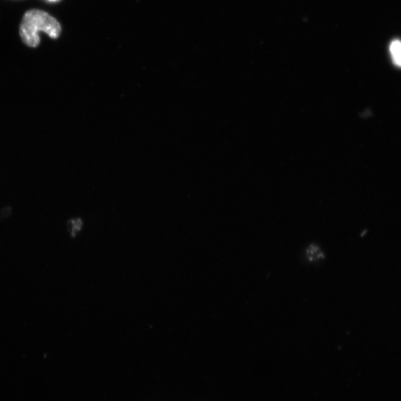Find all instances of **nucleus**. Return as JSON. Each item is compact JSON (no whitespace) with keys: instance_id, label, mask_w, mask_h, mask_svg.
Masks as SVG:
<instances>
[{"instance_id":"7ed1b4c3","label":"nucleus","mask_w":401,"mask_h":401,"mask_svg":"<svg viewBox=\"0 0 401 401\" xmlns=\"http://www.w3.org/2000/svg\"><path fill=\"white\" fill-rule=\"evenodd\" d=\"M82 226L84 221L80 218L70 219L68 223V231L73 238L82 231Z\"/></svg>"},{"instance_id":"39448f33","label":"nucleus","mask_w":401,"mask_h":401,"mask_svg":"<svg viewBox=\"0 0 401 401\" xmlns=\"http://www.w3.org/2000/svg\"><path fill=\"white\" fill-rule=\"evenodd\" d=\"M49 1H50V2H57V1H58V0H49Z\"/></svg>"},{"instance_id":"f257e3e1","label":"nucleus","mask_w":401,"mask_h":401,"mask_svg":"<svg viewBox=\"0 0 401 401\" xmlns=\"http://www.w3.org/2000/svg\"><path fill=\"white\" fill-rule=\"evenodd\" d=\"M61 26L59 22L45 11L31 9L23 16L20 27V35L23 43L36 48L41 43L39 32L48 34L52 39L60 37Z\"/></svg>"},{"instance_id":"20e7f679","label":"nucleus","mask_w":401,"mask_h":401,"mask_svg":"<svg viewBox=\"0 0 401 401\" xmlns=\"http://www.w3.org/2000/svg\"><path fill=\"white\" fill-rule=\"evenodd\" d=\"M391 52L393 56L394 63L401 67V42L394 41L391 45Z\"/></svg>"},{"instance_id":"f03ea898","label":"nucleus","mask_w":401,"mask_h":401,"mask_svg":"<svg viewBox=\"0 0 401 401\" xmlns=\"http://www.w3.org/2000/svg\"><path fill=\"white\" fill-rule=\"evenodd\" d=\"M306 255L311 262L322 261L325 258L323 252L319 247L316 245H311L306 251Z\"/></svg>"}]
</instances>
